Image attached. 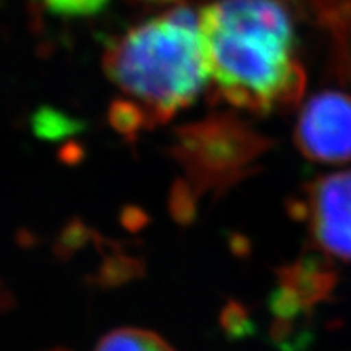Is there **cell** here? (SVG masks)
I'll return each instance as SVG.
<instances>
[{
  "instance_id": "6da1fadb",
  "label": "cell",
  "mask_w": 351,
  "mask_h": 351,
  "mask_svg": "<svg viewBox=\"0 0 351 351\" xmlns=\"http://www.w3.org/2000/svg\"><path fill=\"white\" fill-rule=\"evenodd\" d=\"M199 13L208 78L219 98L256 114L300 103L306 72L287 0H210Z\"/></svg>"
},
{
  "instance_id": "7a4b0ae2",
  "label": "cell",
  "mask_w": 351,
  "mask_h": 351,
  "mask_svg": "<svg viewBox=\"0 0 351 351\" xmlns=\"http://www.w3.org/2000/svg\"><path fill=\"white\" fill-rule=\"evenodd\" d=\"M104 70L122 99L111 122L125 135L171 119L197 99L208 78L200 13L178 7L109 44Z\"/></svg>"
},
{
  "instance_id": "3957f363",
  "label": "cell",
  "mask_w": 351,
  "mask_h": 351,
  "mask_svg": "<svg viewBox=\"0 0 351 351\" xmlns=\"http://www.w3.org/2000/svg\"><path fill=\"white\" fill-rule=\"evenodd\" d=\"M269 147L270 140L244 122L218 116L179 132L174 152L194 184L212 187L245 178Z\"/></svg>"
},
{
  "instance_id": "277c9868",
  "label": "cell",
  "mask_w": 351,
  "mask_h": 351,
  "mask_svg": "<svg viewBox=\"0 0 351 351\" xmlns=\"http://www.w3.org/2000/svg\"><path fill=\"white\" fill-rule=\"evenodd\" d=\"M291 210L304 223L315 251L351 262V169L307 182Z\"/></svg>"
},
{
  "instance_id": "5b68a950",
  "label": "cell",
  "mask_w": 351,
  "mask_h": 351,
  "mask_svg": "<svg viewBox=\"0 0 351 351\" xmlns=\"http://www.w3.org/2000/svg\"><path fill=\"white\" fill-rule=\"evenodd\" d=\"M295 143L301 155L314 163H350L351 95L327 90L313 96L301 109Z\"/></svg>"
},
{
  "instance_id": "8992f818",
  "label": "cell",
  "mask_w": 351,
  "mask_h": 351,
  "mask_svg": "<svg viewBox=\"0 0 351 351\" xmlns=\"http://www.w3.org/2000/svg\"><path fill=\"white\" fill-rule=\"evenodd\" d=\"M339 285V274L330 257L315 251L285 265L278 271V289L274 295L271 309L278 319V326H293L301 315L327 301Z\"/></svg>"
},
{
  "instance_id": "52a82bcc",
  "label": "cell",
  "mask_w": 351,
  "mask_h": 351,
  "mask_svg": "<svg viewBox=\"0 0 351 351\" xmlns=\"http://www.w3.org/2000/svg\"><path fill=\"white\" fill-rule=\"evenodd\" d=\"M95 351H174L156 333L142 328H117L104 335Z\"/></svg>"
},
{
  "instance_id": "ba28073f",
  "label": "cell",
  "mask_w": 351,
  "mask_h": 351,
  "mask_svg": "<svg viewBox=\"0 0 351 351\" xmlns=\"http://www.w3.org/2000/svg\"><path fill=\"white\" fill-rule=\"evenodd\" d=\"M41 5L47 10H56V8H64V7H70L75 5V3L82 2V0H39Z\"/></svg>"
}]
</instances>
